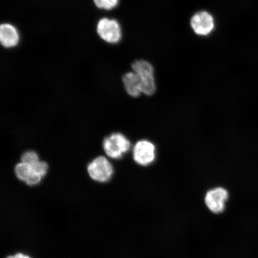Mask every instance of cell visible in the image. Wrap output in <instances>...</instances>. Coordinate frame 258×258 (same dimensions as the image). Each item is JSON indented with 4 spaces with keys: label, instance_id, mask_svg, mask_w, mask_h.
<instances>
[{
    "label": "cell",
    "instance_id": "6da1fadb",
    "mask_svg": "<svg viewBox=\"0 0 258 258\" xmlns=\"http://www.w3.org/2000/svg\"><path fill=\"white\" fill-rule=\"evenodd\" d=\"M131 148L130 141L121 133H114L103 141V148L107 156L113 159H120Z\"/></svg>",
    "mask_w": 258,
    "mask_h": 258
},
{
    "label": "cell",
    "instance_id": "7a4b0ae2",
    "mask_svg": "<svg viewBox=\"0 0 258 258\" xmlns=\"http://www.w3.org/2000/svg\"><path fill=\"white\" fill-rule=\"evenodd\" d=\"M132 69L140 77L141 92L147 96L154 94L156 90L152 64L144 60H137L132 64Z\"/></svg>",
    "mask_w": 258,
    "mask_h": 258
},
{
    "label": "cell",
    "instance_id": "3957f363",
    "mask_svg": "<svg viewBox=\"0 0 258 258\" xmlns=\"http://www.w3.org/2000/svg\"><path fill=\"white\" fill-rule=\"evenodd\" d=\"M89 175L96 182L105 183L111 179L114 169L109 160L104 156H99L88 166Z\"/></svg>",
    "mask_w": 258,
    "mask_h": 258
},
{
    "label": "cell",
    "instance_id": "277c9868",
    "mask_svg": "<svg viewBox=\"0 0 258 258\" xmlns=\"http://www.w3.org/2000/svg\"><path fill=\"white\" fill-rule=\"evenodd\" d=\"M96 28L99 37L108 43H117L121 40L120 25L115 19L106 18L100 19Z\"/></svg>",
    "mask_w": 258,
    "mask_h": 258
},
{
    "label": "cell",
    "instance_id": "5b68a950",
    "mask_svg": "<svg viewBox=\"0 0 258 258\" xmlns=\"http://www.w3.org/2000/svg\"><path fill=\"white\" fill-rule=\"evenodd\" d=\"M156 148L148 140H141L135 145L133 157L135 162L141 166H148L152 164L156 157Z\"/></svg>",
    "mask_w": 258,
    "mask_h": 258
},
{
    "label": "cell",
    "instance_id": "8992f818",
    "mask_svg": "<svg viewBox=\"0 0 258 258\" xmlns=\"http://www.w3.org/2000/svg\"><path fill=\"white\" fill-rule=\"evenodd\" d=\"M229 198L227 189L222 187L213 188L206 193L205 203L209 211L215 214H219L224 211L225 203Z\"/></svg>",
    "mask_w": 258,
    "mask_h": 258
},
{
    "label": "cell",
    "instance_id": "52a82bcc",
    "mask_svg": "<svg viewBox=\"0 0 258 258\" xmlns=\"http://www.w3.org/2000/svg\"><path fill=\"white\" fill-rule=\"evenodd\" d=\"M191 25L197 34L205 36L214 30V19L207 12H200L192 16Z\"/></svg>",
    "mask_w": 258,
    "mask_h": 258
},
{
    "label": "cell",
    "instance_id": "ba28073f",
    "mask_svg": "<svg viewBox=\"0 0 258 258\" xmlns=\"http://www.w3.org/2000/svg\"><path fill=\"white\" fill-rule=\"evenodd\" d=\"M16 177L26 184L34 186L38 184L43 177L32 166L24 163H19L15 167Z\"/></svg>",
    "mask_w": 258,
    "mask_h": 258
},
{
    "label": "cell",
    "instance_id": "9c48e42d",
    "mask_svg": "<svg viewBox=\"0 0 258 258\" xmlns=\"http://www.w3.org/2000/svg\"><path fill=\"white\" fill-rule=\"evenodd\" d=\"M19 32L15 26L10 24H3L0 27V41L5 48L14 47L19 44Z\"/></svg>",
    "mask_w": 258,
    "mask_h": 258
},
{
    "label": "cell",
    "instance_id": "30bf717a",
    "mask_svg": "<svg viewBox=\"0 0 258 258\" xmlns=\"http://www.w3.org/2000/svg\"><path fill=\"white\" fill-rule=\"evenodd\" d=\"M124 88L129 95L134 98L140 96L142 93L140 77L136 73H127L122 77Z\"/></svg>",
    "mask_w": 258,
    "mask_h": 258
},
{
    "label": "cell",
    "instance_id": "8fae6325",
    "mask_svg": "<svg viewBox=\"0 0 258 258\" xmlns=\"http://www.w3.org/2000/svg\"><path fill=\"white\" fill-rule=\"evenodd\" d=\"M39 161L38 154L34 151H26L21 157V162L30 166L34 165Z\"/></svg>",
    "mask_w": 258,
    "mask_h": 258
},
{
    "label": "cell",
    "instance_id": "7c38bea8",
    "mask_svg": "<svg viewBox=\"0 0 258 258\" xmlns=\"http://www.w3.org/2000/svg\"><path fill=\"white\" fill-rule=\"evenodd\" d=\"M97 8L101 9L111 10L118 4V0H93Z\"/></svg>",
    "mask_w": 258,
    "mask_h": 258
},
{
    "label": "cell",
    "instance_id": "4fadbf2b",
    "mask_svg": "<svg viewBox=\"0 0 258 258\" xmlns=\"http://www.w3.org/2000/svg\"><path fill=\"white\" fill-rule=\"evenodd\" d=\"M6 258H31L30 256L28 255H26L22 253H18L17 254H15V255L13 256H9Z\"/></svg>",
    "mask_w": 258,
    "mask_h": 258
}]
</instances>
